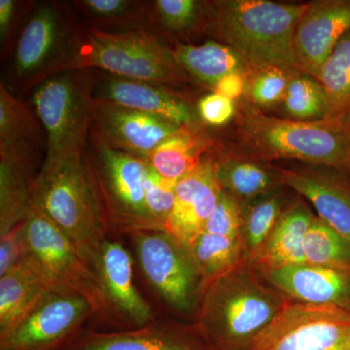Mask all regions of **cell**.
Wrapping results in <instances>:
<instances>
[{
  "instance_id": "obj_1",
  "label": "cell",
  "mask_w": 350,
  "mask_h": 350,
  "mask_svg": "<svg viewBox=\"0 0 350 350\" xmlns=\"http://www.w3.org/2000/svg\"><path fill=\"white\" fill-rule=\"evenodd\" d=\"M256 271L243 262L202 290L195 327L211 350H250L254 338L289 303Z\"/></svg>"
},
{
  "instance_id": "obj_2",
  "label": "cell",
  "mask_w": 350,
  "mask_h": 350,
  "mask_svg": "<svg viewBox=\"0 0 350 350\" xmlns=\"http://www.w3.org/2000/svg\"><path fill=\"white\" fill-rule=\"evenodd\" d=\"M308 4L269 0H219L213 20L219 38L243 57L251 70L280 68L301 72L294 52V32Z\"/></svg>"
},
{
  "instance_id": "obj_3",
  "label": "cell",
  "mask_w": 350,
  "mask_h": 350,
  "mask_svg": "<svg viewBox=\"0 0 350 350\" xmlns=\"http://www.w3.org/2000/svg\"><path fill=\"white\" fill-rule=\"evenodd\" d=\"M32 206L66 234L91 264L107 239V214L82 155L45 160L34 179Z\"/></svg>"
},
{
  "instance_id": "obj_4",
  "label": "cell",
  "mask_w": 350,
  "mask_h": 350,
  "mask_svg": "<svg viewBox=\"0 0 350 350\" xmlns=\"http://www.w3.org/2000/svg\"><path fill=\"white\" fill-rule=\"evenodd\" d=\"M91 68L161 86L183 79V69L177 64L174 51L165 47L153 33L144 31L88 29L70 36L56 72Z\"/></svg>"
},
{
  "instance_id": "obj_5",
  "label": "cell",
  "mask_w": 350,
  "mask_h": 350,
  "mask_svg": "<svg viewBox=\"0 0 350 350\" xmlns=\"http://www.w3.org/2000/svg\"><path fill=\"white\" fill-rule=\"evenodd\" d=\"M238 131L241 144L258 158L290 159L349 170L350 129L340 120L297 121L246 109L239 117Z\"/></svg>"
},
{
  "instance_id": "obj_6",
  "label": "cell",
  "mask_w": 350,
  "mask_h": 350,
  "mask_svg": "<svg viewBox=\"0 0 350 350\" xmlns=\"http://www.w3.org/2000/svg\"><path fill=\"white\" fill-rule=\"evenodd\" d=\"M88 69H68L44 78L32 96L47 133L45 160L82 155L93 121V79Z\"/></svg>"
},
{
  "instance_id": "obj_7",
  "label": "cell",
  "mask_w": 350,
  "mask_h": 350,
  "mask_svg": "<svg viewBox=\"0 0 350 350\" xmlns=\"http://www.w3.org/2000/svg\"><path fill=\"white\" fill-rule=\"evenodd\" d=\"M27 254L56 292L80 295L103 317L100 290L91 264L70 239L32 206L24 222Z\"/></svg>"
},
{
  "instance_id": "obj_8",
  "label": "cell",
  "mask_w": 350,
  "mask_h": 350,
  "mask_svg": "<svg viewBox=\"0 0 350 350\" xmlns=\"http://www.w3.org/2000/svg\"><path fill=\"white\" fill-rule=\"evenodd\" d=\"M250 350H350V310L290 301Z\"/></svg>"
},
{
  "instance_id": "obj_9",
  "label": "cell",
  "mask_w": 350,
  "mask_h": 350,
  "mask_svg": "<svg viewBox=\"0 0 350 350\" xmlns=\"http://www.w3.org/2000/svg\"><path fill=\"white\" fill-rule=\"evenodd\" d=\"M148 161L112 148L98 147V191L107 217L121 231L135 234L159 231L145 204Z\"/></svg>"
},
{
  "instance_id": "obj_10",
  "label": "cell",
  "mask_w": 350,
  "mask_h": 350,
  "mask_svg": "<svg viewBox=\"0 0 350 350\" xmlns=\"http://www.w3.org/2000/svg\"><path fill=\"white\" fill-rule=\"evenodd\" d=\"M131 236L142 273L157 293L178 312L196 310L202 283L188 248L165 231Z\"/></svg>"
},
{
  "instance_id": "obj_11",
  "label": "cell",
  "mask_w": 350,
  "mask_h": 350,
  "mask_svg": "<svg viewBox=\"0 0 350 350\" xmlns=\"http://www.w3.org/2000/svg\"><path fill=\"white\" fill-rule=\"evenodd\" d=\"M94 314V306L84 297L50 292L19 323L0 336V350L68 349Z\"/></svg>"
},
{
  "instance_id": "obj_12",
  "label": "cell",
  "mask_w": 350,
  "mask_h": 350,
  "mask_svg": "<svg viewBox=\"0 0 350 350\" xmlns=\"http://www.w3.org/2000/svg\"><path fill=\"white\" fill-rule=\"evenodd\" d=\"M91 266L100 290L103 317L126 327V330L155 320L151 306L135 287L133 259L121 243L105 239Z\"/></svg>"
},
{
  "instance_id": "obj_13",
  "label": "cell",
  "mask_w": 350,
  "mask_h": 350,
  "mask_svg": "<svg viewBox=\"0 0 350 350\" xmlns=\"http://www.w3.org/2000/svg\"><path fill=\"white\" fill-rule=\"evenodd\" d=\"M92 110L103 142L145 161L159 144L182 126L163 117L94 98Z\"/></svg>"
},
{
  "instance_id": "obj_14",
  "label": "cell",
  "mask_w": 350,
  "mask_h": 350,
  "mask_svg": "<svg viewBox=\"0 0 350 350\" xmlns=\"http://www.w3.org/2000/svg\"><path fill=\"white\" fill-rule=\"evenodd\" d=\"M69 39L59 8L52 2L40 4L31 13L18 40L14 57L16 76L27 81L39 75H54Z\"/></svg>"
},
{
  "instance_id": "obj_15",
  "label": "cell",
  "mask_w": 350,
  "mask_h": 350,
  "mask_svg": "<svg viewBox=\"0 0 350 350\" xmlns=\"http://www.w3.org/2000/svg\"><path fill=\"white\" fill-rule=\"evenodd\" d=\"M350 31V0L308 3L294 32V52L301 72L317 78L338 41Z\"/></svg>"
},
{
  "instance_id": "obj_16",
  "label": "cell",
  "mask_w": 350,
  "mask_h": 350,
  "mask_svg": "<svg viewBox=\"0 0 350 350\" xmlns=\"http://www.w3.org/2000/svg\"><path fill=\"white\" fill-rule=\"evenodd\" d=\"M220 191L215 160L206 156L194 170L177 182L174 206L165 232L187 247L204 231Z\"/></svg>"
},
{
  "instance_id": "obj_17",
  "label": "cell",
  "mask_w": 350,
  "mask_h": 350,
  "mask_svg": "<svg viewBox=\"0 0 350 350\" xmlns=\"http://www.w3.org/2000/svg\"><path fill=\"white\" fill-rule=\"evenodd\" d=\"M280 170L283 184L312 202L319 218L350 243V182L333 167Z\"/></svg>"
},
{
  "instance_id": "obj_18",
  "label": "cell",
  "mask_w": 350,
  "mask_h": 350,
  "mask_svg": "<svg viewBox=\"0 0 350 350\" xmlns=\"http://www.w3.org/2000/svg\"><path fill=\"white\" fill-rule=\"evenodd\" d=\"M92 94L94 100L163 117L179 126L197 123L187 103L161 85L103 72L93 78Z\"/></svg>"
},
{
  "instance_id": "obj_19",
  "label": "cell",
  "mask_w": 350,
  "mask_h": 350,
  "mask_svg": "<svg viewBox=\"0 0 350 350\" xmlns=\"http://www.w3.org/2000/svg\"><path fill=\"white\" fill-rule=\"evenodd\" d=\"M269 284L298 303L350 310V273L304 264L262 273Z\"/></svg>"
},
{
  "instance_id": "obj_20",
  "label": "cell",
  "mask_w": 350,
  "mask_h": 350,
  "mask_svg": "<svg viewBox=\"0 0 350 350\" xmlns=\"http://www.w3.org/2000/svg\"><path fill=\"white\" fill-rule=\"evenodd\" d=\"M68 350H211L196 327L156 322L119 332H89Z\"/></svg>"
},
{
  "instance_id": "obj_21",
  "label": "cell",
  "mask_w": 350,
  "mask_h": 350,
  "mask_svg": "<svg viewBox=\"0 0 350 350\" xmlns=\"http://www.w3.org/2000/svg\"><path fill=\"white\" fill-rule=\"evenodd\" d=\"M314 218L303 200L285 206L266 243L248 265L262 275L306 262L304 246L306 232Z\"/></svg>"
},
{
  "instance_id": "obj_22",
  "label": "cell",
  "mask_w": 350,
  "mask_h": 350,
  "mask_svg": "<svg viewBox=\"0 0 350 350\" xmlns=\"http://www.w3.org/2000/svg\"><path fill=\"white\" fill-rule=\"evenodd\" d=\"M53 291L29 254L0 275V336L19 323L46 295Z\"/></svg>"
},
{
  "instance_id": "obj_23",
  "label": "cell",
  "mask_w": 350,
  "mask_h": 350,
  "mask_svg": "<svg viewBox=\"0 0 350 350\" xmlns=\"http://www.w3.org/2000/svg\"><path fill=\"white\" fill-rule=\"evenodd\" d=\"M211 145L197 123L182 126L152 151L148 162L163 178L178 182L199 165Z\"/></svg>"
},
{
  "instance_id": "obj_24",
  "label": "cell",
  "mask_w": 350,
  "mask_h": 350,
  "mask_svg": "<svg viewBox=\"0 0 350 350\" xmlns=\"http://www.w3.org/2000/svg\"><path fill=\"white\" fill-rule=\"evenodd\" d=\"M31 153L0 154V237L29 216L33 199V180L29 174Z\"/></svg>"
},
{
  "instance_id": "obj_25",
  "label": "cell",
  "mask_w": 350,
  "mask_h": 350,
  "mask_svg": "<svg viewBox=\"0 0 350 350\" xmlns=\"http://www.w3.org/2000/svg\"><path fill=\"white\" fill-rule=\"evenodd\" d=\"M174 55L183 70L213 88L221 78L231 73H241L248 78L253 72L243 57L227 44L213 41L200 46L177 44Z\"/></svg>"
},
{
  "instance_id": "obj_26",
  "label": "cell",
  "mask_w": 350,
  "mask_h": 350,
  "mask_svg": "<svg viewBox=\"0 0 350 350\" xmlns=\"http://www.w3.org/2000/svg\"><path fill=\"white\" fill-rule=\"evenodd\" d=\"M215 172L221 189L239 202L269 194L283 184L280 170L241 157L226 156L215 160Z\"/></svg>"
},
{
  "instance_id": "obj_27",
  "label": "cell",
  "mask_w": 350,
  "mask_h": 350,
  "mask_svg": "<svg viewBox=\"0 0 350 350\" xmlns=\"http://www.w3.org/2000/svg\"><path fill=\"white\" fill-rule=\"evenodd\" d=\"M239 202L241 208L239 239L243 262L250 264L275 228L284 211L285 202L278 189L269 194Z\"/></svg>"
},
{
  "instance_id": "obj_28",
  "label": "cell",
  "mask_w": 350,
  "mask_h": 350,
  "mask_svg": "<svg viewBox=\"0 0 350 350\" xmlns=\"http://www.w3.org/2000/svg\"><path fill=\"white\" fill-rule=\"evenodd\" d=\"M202 283V290L216 278L243 264L241 239L202 232L187 246Z\"/></svg>"
},
{
  "instance_id": "obj_29",
  "label": "cell",
  "mask_w": 350,
  "mask_h": 350,
  "mask_svg": "<svg viewBox=\"0 0 350 350\" xmlns=\"http://www.w3.org/2000/svg\"><path fill=\"white\" fill-rule=\"evenodd\" d=\"M328 98L329 119H338L350 129V31L338 41L317 76Z\"/></svg>"
},
{
  "instance_id": "obj_30",
  "label": "cell",
  "mask_w": 350,
  "mask_h": 350,
  "mask_svg": "<svg viewBox=\"0 0 350 350\" xmlns=\"http://www.w3.org/2000/svg\"><path fill=\"white\" fill-rule=\"evenodd\" d=\"M90 22L98 27H113L124 31H147L153 23V2L131 0H83L76 1Z\"/></svg>"
},
{
  "instance_id": "obj_31",
  "label": "cell",
  "mask_w": 350,
  "mask_h": 350,
  "mask_svg": "<svg viewBox=\"0 0 350 350\" xmlns=\"http://www.w3.org/2000/svg\"><path fill=\"white\" fill-rule=\"evenodd\" d=\"M39 126L27 107L0 84V153L31 151Z\"/></svg>"
},
{
  "instance_id": "obj_32",
  "label": "cell",
  "mask_w": 350,
  "mask_h": 350,
  "mask_svg": "<svg viewBox=\"0 0 350 350\" xmlns=\"http://www.w3.org/2000/svg\"><path fill=\"white\" fill-rule=\"evenodd\" d=\"M283 111L297 121L329 119L330 107L323 87L317 78L305 72L291 75L282 101Z\"/></svg>"
},
{
  "instance_id": "obj_33",
  "label": "cell",
  "mask_w": 350,
  "mask_h": 350,
  "mask_svg": "<svg viewBox=\"0 0 350 350\" xmlns=\"http://www.w3.org/2000/svg\"><path fill=\"white\" fill-rule=\"evenodd\" d=\"M304 251L308 264L350 273V243L319 217L306 232Z\"/></svg>"
},
{
  "instance_id": "obj_34",
  "label": "cell",
  "mask_w": 350,
  "mask_h": 350,
  "mask_svg": "<svg viewBox=\"0 0 350 350\" xmlns=\"http://www.w3.org/2000/svg\"><path fill=\"white\" fill-rule=\"evenodd\" d=\"M202 2L195 0H157L153 2V21L165 31L183 33L199 23Z\"/></svg>"
},
{
  "instance_id": "obj_35",
  "label": "cell",
  "mask_w": 350,
  "mask_h": 350,
  "mask_svg": "<svg viewBox=\"0 0 350 350\" xmlns=\"http://www.w3.org/2000/svg\"><path fill=\"white\" fill-rule=\"evenodd\" d=\"M291 75H293L283 69L275 68L253 71L247 78L248 98L259 107H271L282 103Z\"/></svg>"
},
{
  "instance_id": "obj_36",
  "label": "cell",
  "mask_w": 350,
  "mask_h": 350,
  "mask_svg": "<svg viewBox=\"0 0 350 350\" xmlns=\"http://www.w3.org/2000/svg\"><path fill=\"white\" fill-rule=\"evenodd\" d=\"M176 184L177 182L163 178L150 165L145 185V204L159 231H165L174 208Z\"/></svg>"
},
{
  "instance_id": "obj_37",
  "label": "cell",
  "mask_w": 350,
  "mask_h": 350,
  "mask_svg": "<svg viewBox=\"0 0 350 350\" xmlns=\"http://www.w3.org/2000/svg\"><path fill=\"white\" fill-rule=\"evenodd\" d=\"M241 227V202L234 196L221 189L217 204L204 231L227 238L239 239Z\"/></svg>"
},
{
  "instance_id": "obj_38",
  "label": "cell",
  "mask_w": 350,
  "mask_h": 350,
  "mask_svg": "<svg viewBox=\"0 0 350 350\" xmlns=\"http://www.w3.org/2000/svg\"><path fill=\"white\" fill-rule=\"evenodd\" d=\"M200 118L211 126H223L231 121L236 113L234 101L220 94H206L198 103Z\"/></svg>"
},
{
  "instance_id": "obj_39",
  "label": "cell",
  "mask_w": 350,
  "mask_h": 350,
  "mask_svg": "<svg viewBox=\"0 0 350 350\" xmlns=\"http://www.w3.org/2000/svg\"><path fill=\"white\" fill-rule=\"evenodd\" d=\"M27 255L24 222L0 237V275L18 264Z\"/></svg>"
},
{
  "instance_id": "obj_40",
  "label": "cell",
  "mask_w": 350,
  "mask_h": 350,
  "mask_svg": "<svg viewBox=\"0 0 350 350\" xmlns=\"http://www.w3.org/2000/svg\"><path fill=\"white\" fill-rule=\"evenodd\" d=\"M247 88V77L241 73H231L221 78L213 87L214 93L234 101L241 98Z\"/></svg>"
},
{
  "instance_id": "obj_41",
  "label": "cell",
  "mask_w": 350,
  "mask_h": 350,
  "mask_svg": "<svg viewBox=\"0 0 350 350\" xmlns=\"http://www.w3.org/2000/svg\"><path fill=\"white\" fill-rule=\"evenodd\" d=\"M18 2L14 0H1L0 1V40L1 44L6 43L14 20L17 13Z\"/></svg>"
},
{
  "instance_id": "obj_42",
  "label": "cell",
  "mask_w": 350,
  "mask_h": 350,
  "mask_svg": "<svg viewBox=\"0 0 350 350\" xmlns=\"http://www.w3.org/2000/svg\"><path fill=\"white\" fill-rule=\"evenodd\" d=\"M349 170H350V165H349Z\"/></svg>"
}]
</instances>
